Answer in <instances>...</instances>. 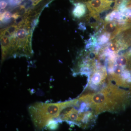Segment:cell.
Wrapping results in <instances>:
<instances>
[{"label": "cell", "mask_w": 131, "mask_h": 131, "mask_svg": "<svg viewBox=\"0 0 131 131\" xmlns=\"http://www.w3.org/2000/svg\"><path fill=\"white\" fill-rule=\"evenodd\" d=\"M113 3L109 0H90L85 4L90 13L100 14L110 10Z\"/></svg>", "instance_id": "cell-2"}, {"label": "cell", "mask_w": 131, "mask_h": 131, "mask_svg": "<svg viewBox=\"0 0 131 131\" xmlns=\"http://www.w3.org/2000/svg\"><path fill=\"white\" fill-rule=\"evenodd\" d=\"M70 102L71 101L54 103L37 102L31 105L28 111L35 129L40 131L46 128H56L60 114Z\"/></svg>", "instance_id": "cell-1"}, {"label": "cell", "mask_w": 131, "mask_h": 131, "mask_svg": "<svg viewBox=\"0 0 131 131\" xmlns=\"http://www.w3.org/2000/svg\"><path fill=\"white\" fill-rule=\"evenodd\" d=\"M8 3L5 0H2L1 1V9H4L7 6Z\"/></svg>", "instance_id": "cell-5"}, {"label": "cell", "mask_w": 131, "mask_h": 131, "mask_svg": "<svg viewBox=\"0 0 131 131\" xmlns=\"http://www.w3.org/2000/svg\"><path fill=\"white\" fill-rule=\"evenodd\" d=\"M8 1L9 5L12 6L19 5L21 3V0H8Z\"/></svg>", "instance_id": "cell-4"}, {"label": "cell", "mask_w": 131, "mask_h": 131, "mask_svg": "<svg viewBox=\"0 0 131 131\" xmlns=\"http://www.w3.org/2000/svg\"><path fill=\"white\" fill-rule=\"evenodd\" d=\"M75 7L73 9L72 14L74 17L80 19L86 13V6L82 3H78L75 4Z\"/></svg>", "instance_id": "cell-3"}]
</instances>
